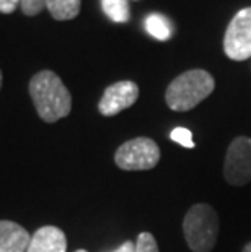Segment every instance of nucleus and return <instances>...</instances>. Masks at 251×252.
I'll return each instance as SVG.
<instances>
[{"label":"nucleus","instance_id":"f257e3e1","mask_svg":"<svg viewBox=\"0 0 251 252\" xmlns=\"http://www.w3.org/2000/svg\"><path fill=\"white\" fill-rule=\"evenodd\" d=\"M30 94L38 116L44 122H57L72 109V96L54 72L42 70L30 82Z\"/></svg>","mask_w":251,"mask_h":252},{"label":"nucleus","instance_id":"f03ea898","mask_svg":"<svg viewBox=\"0 0 251 252\" xmlns=\"http://www.w3.org/2000/svg\"><path fill=\"white\" fill-rule=\"evenodd\" d=\"M214 88H215V82L212 75L201 68H194V70L181 73L168 85L165 99L170 109L179 112L191 111L202 103Z\"/></svg>","mask_w":251,"mask_h":252},{"label":"nucleus","instance_id":"7ed1b4c3","mask_svg":"<svg viewBox=\"0 0 251 252\" xmlns=\"http://www.w3.org/2000/svg\"><path fill=\"white\" fill-rule=\"evenodd\" d=\"M183 231L186 243L193 252H211L218 236L217 212L207 203L193 205L184 215Z\"/></svg>","mask_w":251,"mask_h":252},{"label":"nucleus","instance_id":"20e7f679","mask_svg":"<svg viewBox=\"0 0 251 252\" xmlns=\"http://www.w3.org/2000/svg\"><path fill=\"white\" fill-rule=\"evenodd\" d=\"M160 148L152 138L137 137L122 143L114 155V161L124 171H147L160 161Z\"/></svg>","mask_w":251,"mask_h":252},{"label":"nucleus","instance_id":"39448f33","mask_svg":"<svg viewBox=\"0 0 251 252\" xmlns=\"http://www.w3.org/2000/svg\"><path fill=\"white\" fill-rule=\"evenodd\" d=\"M223 51L232 61H247L251 57V7L235 15L223 37Z\"/></svg>","mask_w":251,"mask_h":252},{"label":"nucleus","instance_id":"423d86ee","mask_svg":"<svg viewBox=\"0 0 251 252\" xmlns=\"http://www.w3.org/2000/svg\"><path fill=\"white\" fill-rule=\"evenodd\" d=\"M223 178L230 186L242 187L251 182V138L237 137L230 143L223 163Z\"/></svg>","mask_w":251,"mask_h":252},{"label":"nucleus","instance_id":"0eeeda50","mask_svg":"<svg viewBox=\"0 0 251 252\" xmlns=\"http://www.w3.org/2000/svg\"><path fill=\"white\" fill-rule=\"evenodd\" d=\"M139 98V87L134 82L124 80L109 85L101 96L98 109L103 116H116L121 111L131 108Z\"/></svg>","mask_w":251,"mask_h":252},{"label":"nucleus","instance_id":"6e6552de","mask_svg":"<svg viewBox=\"0 0 251 252\" xmlns=\"http://www.w3.org/2000/svg\"><path fill=\"white\" fill-rule=\"evenodd\" d=\"M26 252H67L66 233L57 226H42L31 236Z\"/></svg>","mask_w":251,"mask_h":252},{"label":"nucleus","instance_id":"1a4fd4ad","mask_svg":"<svg viewBox=\"0 0 251 252\" xmlns=\"http://www.w3.org/2000/svg\"><path fill=\"white\" fill-rule=\"evenodd\" d=\"M31 236L18 223L0 221V252H26Z\"/></svg>","mask_w":251,"mask_h":252},{"label":"nucleus","instance_id":"9d476101","mask_svg":"<svg viewBox=\"0 0 251 252\" xmlns=\"http://www.w3.org/2000/svg\"><path fill=\"white\" fill-rule=\"evenodd\" d=\"M82 0H46V8L49 10L52 18L59 21H66L75 18L80 12Z\"/></svg>","mask_w":251,"mask_h":252},{"label":"nucleus","instance_id":"9b49d317","mask_svg":"<svg viewBox=\"0 0 251 252\" xmlns=\"http://www.w3.org/2000/svg\"><path fill=\"white\" fill-rule=\"evenodd\" d=\"M145 30L148 34L158 41H168L172 37V25L162 15H150V17H147Z\"/></svg>","mask_w":251,"mask_h":252},{"label":"nucleus","instance_id":"f8f14e48","mask_svg":"<svg viewBox=\"0 0 251 252\" xmlns=\"http://www.w3.org/2000/svg\"><path fill=\"white\" fill-rule=\"evenodd\" d=\"M103 12L116 23H126L131 17L127 0H101Z\"/></svg>","mask_w":251,"mask_h":252},{"label":"nucleus","instance_id":"ddd939ff","mask_svg":"<svg viewBox=\"0 0 251 252\" xmlns=\"http://www.w3.org/2000/svg\"><path fill=\"white\" fill-rule=\"evenodd\" d=\"M170 138H172L173 142L179 143L181 147L184 148H194L196 143L193 140V133H191V130H188L186 127H176L172 130V133H170Z\"/></svg>","mask_w":251,"mask_h":252},{"label":"nucleus","instance_id":"4468645a","mask_svg":"<svg viewBox=\"0 0 251 252\" xmlns=\"http://www.w3.org/2000/svg\"><path fill=\"white\" fill-rule=\"evenodd\" d=\"M136 252H158L157 241L150 233H141L136 241Z\"/></svg>","mask_w":251,"mask_h":252},{"label":"nucleus","instance_id":"2eb2a0df","mask_svg":"<svg viewBox=\"0 0 251 252\" xmlns=\"http://www.w3.org/2000/svg\"><path fill=\"white\" fill-rule=\"evenodd\" d=\"M20 7L25 15L35 17L46 7V0H20Z\"/></svg>","mask_w":251,"mask_h":252},{"label":"nucleus","instance_id":"dca6fc26","mask_svg":"<svg viewBox=\"0 0 251 252\" xmlns=\"http://www.w3.org/2000/svg\"><path fill=\"white\" fill-rule=\"evenodd\" d=\"M20 5V0H0V12L2 13H13L15 8Z\"/></svg>","mask_w":251,"mask_h":252},{"label":"nucleus","instance_id":"f3484780","mask_svg":"<svg viewBox=\"0 0 251 252\" xmlns=\"http://www.w3.org/2000/svg\"><path fill=\"white\" fill-rule=\"evenodd\" d=\"M111 252H136V243H132V241H126V243H122L119 248L111 251Z\"/></svg>","mask_w":251,"mask_h":252},{"label":"nucleus","instance_id":"a211bd4d","mask_svg":"<svg viewBox=\"0 0 251 252\" xmlns=\"http://www.w3.org/2000/svg\"><path fill=\"white\" fill-rule=\"evenodd\" d=\"M243 252H251V241L243 248Z\"/></svg>","mask_w":251,"mask_h":252},{"label":"nucleus","instance_id":"6ab92c4d","mask_svg":"<svg viewBox=\"0 0 251 252\" xmlns=\"http://www.w3.org/2000/svg\"><path fill=\"white\" fill-rule=\"evenodd\" d=\"M0 88H2V72H0Z\"/></svg>","mask_w":251,"mask_h":252},{"label":"nucleus","instance_id":"aec40b11","mask_svg":"<svg viewBox=\"0 0 251 252\" xmlns=\"http://www.w3.org/2000/svg\"><path fill=\"white\" fill-rule=\"evenodd\" d=\"M75 252H87V251H85V249H78V251H75Z\"/></svg>","mask_w":251,"mask_h":252}]
</instances>
